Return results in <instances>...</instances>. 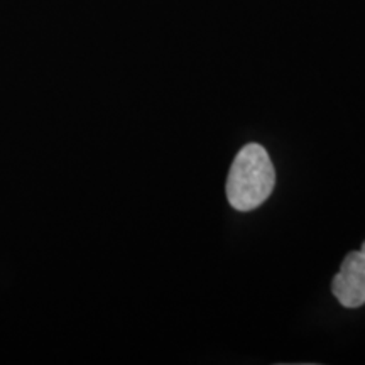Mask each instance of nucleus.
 <instances>
[{
	"label": "nucleus",
	"mask_w": 365,
	"mask_h": 365,
	"mask_svg": "<svg viewBox=\"0 0 365 365\" xmlns=\"http://www.w3.org/2000/svg\"><path fill=\"white\" fill-rule=\"evenodd\" d=\"M276 171L261 144L244 145L232 163L227 178V200L237 212H252L271 196Z\"/></svg>",
	"instance_id": "1"
},
{
	"label": "nucleus",
	"mask_w": 365,
	"mask_h": 365,
	"mask_svg": "<svg viewBox=\"0 0 365 365\" xmlns=\"http://www.w3.org/2000/svg\"><path fill=\"white\" fill-rule=\"evenodd\" d=\"M331 293L344 308L365 304V242L362 249L350 252L340 264V272L333 277Z\"/></svg>",
	"instance_id": "2"
}]
</instances>
